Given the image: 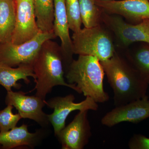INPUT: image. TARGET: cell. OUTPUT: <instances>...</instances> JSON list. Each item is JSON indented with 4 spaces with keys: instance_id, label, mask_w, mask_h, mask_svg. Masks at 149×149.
<instances>
[{
    "instance_id": "2",
    "label": "cell",
    "mask_w": 149,
    "mask_h": 149,
    "mask_svg": "<svg viewBox=\"0 0 149 149\" xmlns=\"http://www.w3.org/2000/svg\"><path fill=\"white\" fill-rule=\"evenodd\" d=\"M63 58L61 47L52 40H47L40 48L32 64L36 80L35 95L45 100L46 96L56 86H65L80 94L74 84L64 80Z\"/></svg>"
},
{
    "instance_id": "11",
    "label": "cell",
    "mask_w": 149,
    "mask_h": 149,
    "mask_svg": "<svg viewBox=\"0 0 149 149\" xmlns=\"http://www.w3.org/2000/svg\"><path fill=\"white\" fill-rule=\"evenodd\" d=\"M95 1L100 8L107 12L121 15L136 24L149 19V0Z\"/></svg>"
},
{
    "instance_id": "15",
    "label": "cell",
    "mask_w": 149,
    "mask_h": 149,
    "mask_svg": "<svg viewBox=\"0 0 149 149\" xmlns=\"http://www.w3.org/2000/svg\"><path fill=\"white\" fill-rule=\"evenodd\" d=\"M29 77L36 80V75L31 65L21 64L14 68L0 63V85L7 92L12 91V88L20 89L22 85L17 83L19 80H23L26 84H29L30 82Z\"/></svg>"
},
{
    "instance_id": "24",
    "label": "cell",
    "mask_w": 149,
    "mask_h": 149,
    "mask_svg": "<svg viewBox=\"0 0 149 149\" xmlns=\"http://www.w3.org/2000/svg\"><path fill=\"white\" fill-rule=\"evenodd\" d=\"M147 83H148V85H149V79L147 80Z\"/></svg>"
},
{
    "instance_id": "20",
    "label": "cell",
    "mask_w": 149,
    "mask_h": 149,
    "mask_svg": "<svg viewBox=\"0 0 149 149\" xmlns=\"http://www.w3.org/2000/svg\"><path fill=\"white\" fill-rule=\"evenodd\" d=\"M65 6L69 29L78 32L82 23L79 0H65Z\"/></svg>"
},
{
    "instance_id": "5",
    "label": "cell",
    "mask_w": 149,
    "mask_h": 149,
    "mask_svg": "<svg viewBox=\"0 0 149 149\" xmlns=\"http://www.w3.org/2000/svg\"><path fill=\"white\" fill-rule=\"evenodd\" d=\"M56 37L54 32H40L22 44L0 43V63L12 67L21 64L32 65L43 43Z\"/></svg>"
},
{
    "instance_id": "3",
    "label": "cell",
    "mask_w": 149,
    "mask_h": 149,
    "mask_svg": "<svg viewBox=\"0 0 149 149\" xmlns=\"http://www.w3.org/2000/svg\"><path fill=\"white\" fill-rule=\"evenodd\" d=\"M104 74L102 65L97 57L79 55L68 67L65 77L68 83L76 85L80 94L92 98L97 103H104L109 99L104 89Z\"/></svg>"
},
{
    "instance_id": "1",
    "label": "cell",
    "mask_w": 149,
    "mask_h": 149,
    "mask_svg": "<svg viewBox=\"0 0 149 149\" xmlns=\"http://www.w3.org/2000/svg\"><path fill=\"white\" fill-rule=\"evenodd\" d=\"M113 91L114 105H121L146 95L148 84L133 65L117 55L100 61Z\"/></svg>"
},
{
    "instance_id": "17",
    "label": "cell",
    "mask_w": 149,
    "mask_h": 149,
    "mask_svg": "<svg viewBox=\"0 0 149 149\" xmlns=\"http://www.w3.org/2000/svg\"><path fill=\"white\" fill-rule=\"evenodd\" d=\"M38 27L43 32H54V0H34Z\"/></svg>"
},
{
    "instance_id": "6",
    "label": "cell",
    "mask_w": 149,
    "mask_h": 149,
    "mask_svg": "<svg viewBox=\"0 0 149 149\" xmlns=\"http://www.w3.org/2000/svg\"><path fill=\"white\" fill-rule=\"evenodd\" d=\"M75 97L72 94L65 97H56L45 101L46 105L53 109L54 112L47 114L49 121L52 125L56 136L65 126V120L71 112L76 110H97L98 105L92 98L86 97L83 101L74 102Z\"/></svg>"
},
{
    "instance_id": "25",
    "label": "cell",
    "mask_w": 149,
    "mask_h": 149,
    "mask_svg": "<svg viewBox=\"0 0 149 149\" xmlns=\"http://www.w3.org/2000/svg\"><path fill=\"white\" fill-rule=\"evenodd\" d=\"M0 148H2V146L1 145H0Z\"/></svg>"
},
{
    "instance_id": "18",
    "label": "cell",
    "mask_w": 149,
    "mask_h": 149,
    "mask_svg": "<svg viewBox=\"0 0 149 149\" xmlns=\"http://www.w3.org/2000/svg\"><path fill=\"white\" fill-rule=\"evenodd\" d=\"M82 23L89 28L100 25L101 13L95 0H79Z\"/></svg>"
},
{
    "instance_id": "13",
    "label": "cell",
    "mask_w": 149,
    "mask_h": 149,
    "mask_svg": "<svg viewBox=\"0 0 149 149\" xmlns=\"http://www.w3.org/2000/svg\"><path fill=\"white\" fill-rule=\"evenodd\" d=\"M65 0H54V32L61 41L63 61L70 64L72 60V40L70 36Z\"/></svg>"
},
{
    "instance_id": "22",
    "label": "cell",
    "mask_w": 149,
    "mask_h": 149,
    "mask_svg": "<svg viewBox=\"0 0 149 149\" xmlns=\"http://www.w3.org/2000/svg\"><path fill=\"white\" fill-rule=\"evenodd\" d=\"M128 146L130 149H149V138L141 134H135L129 140Z\"/></svg>"
},
{
    "instance_id": "9",
    "label": "cell",
    "mask_w": 149,
    "mask_h": 149,
    "mask_svg": "<svg viewBox=\"0 0 149 149\" xmlns=\"http://www.w3.org/2000/svg\"><path fill=\"white\" fill-rule=\"evenodd\" d=\"M45 100L35 96H27L25 93L12 91L7 92L5 99L6 105L15 108L22 118H28L37 123L42 126L49 123L47 116L43 111Z\"/></svg>"
},
{
    "instance_id": "8",
    "label": "cell",
    "mask_w": 149,
    "mask_h": 149,
    "mask_svg": "<svg viewBox=\"0 0 149 149\" xmlns=\"http://www.w3.org/2000/svg\"><path fill=\"white\" fill-rule=\"evenodd\" d=\"M88 110L80 111L57 135L63 149H83L92 136Z\"/></svg>"
},
{
    "instance_id": "12",
    "label": "cell",
    "mask_w": 149,
    "mask_h": 149,
    "mask_svg": "<svg viewBox=\"0 0 149 149\" xmlns=\"http://www.w3.org/2000/svg\"><path fill=\"white\" fill-rule=\"evenodd\" d=\"M104 17L105 22L124 45H127L136 42L149 45V19L131 24L117 17L106 16Z\"/></svg>"
},
{
    "instance_id": "19",
    "label": "cell",
    "mask_w": 149,
    "mask_h": 149,
    "mask_svg": "<svg viewBox=\"0 0 149 149\" xmlns=\"http://www.w3.org/2000/svg\"><path fill=\"white\" fill-rule=\"evenodd\" d=\"M130 62L145 80H148L149 45L139 48L130 56Z\"/></svg>"
},
{
    "instance_id": "4",
    "label": "cell",
    "mask_w": 149,
    "mask_h": 149,
    "mask_svg": "<svg viewBox=\"0 0 149 149\" xmlns=\"http://www.w3.org/2000/svg\"><path fill=\"white\" fill-rule=\"evenodd\" d=\"M71 40L73 54L94 56L100 61L109 59L114 55L111 39L100 25L73 32Z\"/></svg>"
},
{
    "instance_id": "16",
    "label": "cell",
    "mask_w": 149,
    "mask_h": 149,
    "mask_svg": "<svg viewBox=\"0 0 149 149\" xmlns=\"http://www.w3.org/2000/svg\"><path fill=\"white\" fill-rule=\"evenodd\" d=\"M15 21V0H0V43L11 41Z\"/></svg>"
},
{
    "instance_id": "10",
    "label": "cell",
    "mask_w": 149,
    "mask_h": 149,
    "mask_svg": "<svg viewBox=\"0 0 149 149\" xmlns=\"http://www.w3.org/2000/svg\"><path fill=\"white\" fill-rule=\"evenodd\" d=\"M149 118L148 97L116 106L102 118L103 125L111 127L121 122L137 123Z\"/></svg>"
},
{
    "instance_id": "26",
    "label": "cell",
    "mask_w": 149,
    "mask_h": 149,
    "mask_svg": "<svg viewBox=\"0 0 149 149\" xmlns=\"http://www.w3.org/2000/svg\"></svg>"
},
{
    "instance_id": "21",
    "label": "cell",
    "mask_w": 149,
    "mask_h": 149,
    "mask_svg": "<svg viewBox=\"0 0 149 149\" xmlns=\"http://www.w3.org/2000/svg\"><path fill=\"white\" fill-rule=\"evenodd\" d=\"M11 105H7L3 109L0 110V132H5L16 127L19 121L22 118L19 113L14 114Z\"/></svg>"
},
{
    "instance_id": "7",
    "label": "cell",
    "mask_w": 149,
    "mask_h": 149,
    "mask_svg": "<svg viewBox=\"0 0 149 149\" xmlns=\"http://www.w3.org/2000/svg\"><path fill=\"white\" fill-rule=\"evenodd\" d=\"M15 2L16 21L11 42L19 45L31 40L42 32L37 22L34 0H15Z\"/></svg>"
},
{
    "instance_id": "23",
    "label": "cell",
    "mask_w": 149,
    "mask_h": 149,
    "mask_svg": "<svg viewBox=\"0 0 149 149\" xmlns=\"http://www.w3.org/2000/svg\"><path fill=\"white\" fill-rule=\"evenodd\" d=\"M95 1H113V0H95Z\"/></svg>"
},
{
    "instance_id": "14",
    "label": "cell",
    "mask_w": 149,
    "mask_h": 149,
    "mask_svg": "<svg viewBox=\"0 0 149 149\" xmlns=\"http://www.w3.org/2000/svg\"><path fill=\"white\" fill-rule=\"evenodd\" d=\"M39 131L31 133L28 126L23 124L5 132H0V145L2 148L11 149L22 146L33 148L40 139Z\"/></svg>"
}]
</instances>
